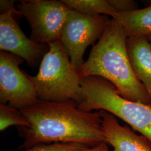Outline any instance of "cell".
<instances>
[{"mask_svg": "<svg viewBox=\"0 0 151 151\" xmlns=\"http://www.w3.org/2000/svg\"><path fill=\"white\" fill-rule=\"evenodd\" d=\"M74 101L60 102L38 100L21 110L29 127H18L24 139L20 148L25 150L41 144L79 143L93 147L106 143L99 111L86 112Z\"/></svg>", "mask_w": 151, "mask_h": 151, "instance_id": "1", "label": "cell"}, {"mask_svg": "<svg viewBox=\"0 0 151 151\" xmlns=\"http://www.w3.org/2000/svg\"><path fill=\"white\" fill-rule=\"evenodd\" d=\"M127 36L122 25L112 19L89 57L78 70L82 78L97 76L111 82L119 94L132 101L151 106L146 88L136 77L127 49Z\"/></svg>", "mask_w": 151, "mask_h": 151, "instance_id": "2", "label": "cell"}, {"mask_svg": "<svg viewBox=\"0 0 151 151\" xmlns=\"http://www.w3.org/2000/svg\"><path fill=\"white\" fill-rule=\"evenodd\" d=\"M83 99L78 105L82 111L104 110L129 124L151 143V106L122 97L108 80L97 76L81 78Z\"/></svg>", "mask_w": 151, "mask_h": 151, "instance_id": "3", "label": "cell"}, {"mask_svg": "<svg viewBox=\"0 0 151 151\" xmlns=\"http://www.w3.org/2000/svg\"><path fill=\"white\" fill-rule=\"evenodd\" d=\"M49 45L50 49L44 56L38 74L28 75L39 100L50 102L71 100L79 104L83 95L78 71L60 40Z\"/></svg>", "mask_w": 151, "mask_h": 151, "instance_id": "4", "label": "cell"}, {"mask_svg": "<svg viewBox=\"0 0 151 151\" xmlns=\"http://www.w3.org/2000/svg\"><path fill=\"white\" fill-rule=\"evenodd\" d=\"M16 8L29 23L33 42L49 44L60 40L70 10L62 1L22 0Z\"/></svg>", "mask_w": 151, "mask_h": 151, "instance_id": "5", "label": "cell"}, {"mask_svg": "<svg viewBox=\"0 0 151 151\" xmlns=\"http://www.w3.org/2000/svg\"><path fill=\"white\" fill-rule=\"evenodd\" d=\"M110 21L108 15L89 16L70 10L60 41L77 71L85 63L87 48L100 39Z\"/></svg>", "mask_w": 151, "mask_h": 151, "instance_id": "6", "label": "cell"}, {"mask_svg": "<svg viewBox=\"0 0 151 151\" xmlns=\"http://www.w3.org/2000/svg\"><path fill=\"white\" fill-rule=\"evenodd\" d=\"M22 58L4 51L0 52V103L20 110L38 101V94L28 75L19 65Z\"/></svg>", "mask_w": 151, "mask_h": 151, "instance_id": "7", "label": "cell"}, {"mask_svg": "<svg viewBox=\"0 0 151 151\" xmlns=\"http://www.w3.org/2000/svg\"><path fill=\"white\" fill-rule=\"evenodd\" d=\"M14 12L0 15V49L22 58L32 68L40 65L50 49L48 44H38L27 38L13 17Z\"/></svg>", "mask_w": 151, "mask_h": 151, "instance_id": "8", "label": "cell"}, {"mask_svg": "<svg viewBox=\"0 0 151 151\" xmlns=\"http://www.w3.org/2000/svg\"><path fill=\"white\" fill-rule=\"evenodd\" d=\"M99 112L106 142L112 146V151H151V143L143 135L136 134L126 125H121L113 114Z\"/></svg>", "mask_w": 151, "mask_h": 151, "instance_id": "9", "label": "cell"}, {"mask_svg": "<svg viewBox=\"0 0 151 151\" xmlns=\"http://www.w3.org/2000/svg\"><path fill=\"white\" fill-rule=\"evenodd\" d=\"M127 49L134 75L146 88L151 100V43L146 36L128 37Z\"/></svg>", "mask_w": 151, "mask_h": 151, "instance_id": "10", "label": "cell"}, {"mask_svg": "<svg viewBox=\"0 0 151 151\" xmlns=\"http://www.w3.org/2000/svg\"><path fill=\"white\" fill-rule=\"evenodd\" d=\"M116 19L127 37L151 35V5L135 11L119 13Z\"/></svg>", "mask_w": 151, "mask_h": 151, "instance_id": "11", "label": "cell"}, {"mask_svg": "<svg viewBox=\"0 0 151 151\" xmlns=\"http://www.w3.org/2000/svg\"><path fill=\"white\" fill-rule=\"evenodd\" d=\"M70 10L89 16L109 15L116 19L119 12L116 11L108 0H61Z\"/></svg>", "mask_w": 151, "mask_h": 151, "instance_id": "12", "label": "cell"}, {"mask_svg": "<svg viewBox=\"0 0 151 151\" xmlns=\"http://www.w3.org/2000/svg\"><path fill=\"white\" fill-rule=\"evenodd\" d=\"M29 127L30 123L21 110L8 105H0V130L2 132L9 127Z\"/></svg>", "mask_w": 151, "mask_h": 151, "instance_id": "13", "label": "cell"}, {"mask_svg": "<svg viewBox=\"0 0 151 151\" xmlns=\"http://www.w3.org/2000/svg\"><path fill=\"white\" fill-rule=\"evenodd\" d=\"M88 147L79 143H53L38 145L25 151H83Z\"/></svg>", "mask_w": 151, "mask_h": 151, "instance_id": "14", "label": "cell"}, {"mask_svg": "<svg viewBox=\"0 0 151 151\" xmlns=\"http://www.w3.org/2000/svg\"><path fill=\"white\" fill-rule=\"evenodd\" d=\"M108 2L119 13L129 12L139 9L137 2L132 0H108Z\"/></svg>", "mask_w": 151, "mask_h": 151, "instance_id": "15", "label": "cell"}, {"mask_svg": "<svg viewBox=\"0 0 151 151\" xmlns=\"http://www.w3.org/2000/svg\"><path fill=\"white\" fill-rule=\"evenodd\" d=\"M0 11L1 14H4L9 12H12L22 17V14L20 11L14 5V1L11 0H1L0 1Z\"/></svg>", "mask_w": 151, "mask_h": 151, "instance_id": "16", "label": "cell"}, {"mask_svg": "<svg viewBox=\"0 0 151 151\" xmlns=\"http://www.w3.org/2000/svg\"><path fill=\"white\" fill-rule=\"evenodd\" d=\"M83 151H111L108 147L107 143H103L93 147H88Z\"/></svg>", "mask_w": 151, "mask_h": 151, "instance_id": "17", "label": "cell"}, {"mask_svg": "<svg viewBox=\"0 0 151 151\" xmlns=\"http://www.w3.org/2000/svg\"><path fill=\"white\" fill-rule=\"evenodd\" d=\"M147 37H148V40H149V41H150V42L151 43V35H149V36H148Z\"/></svg>", "mask_w": 151, "mask_h": 151, "instance_id": "18", "label": "cell"}]
</instances>
